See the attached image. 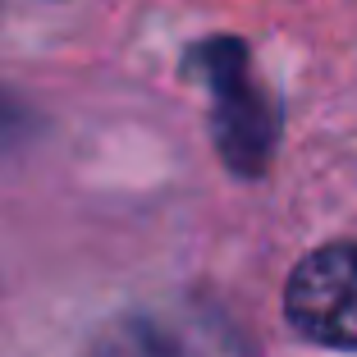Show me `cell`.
Returning <instances> with one entry per match:
<instances>
[{
    "instance_id": "cell-1",
    "label": "cell",
    "mask_w": 357,
    "mask_h": 357,
    "mask_svg": "<svg viewBox=\"0 0 357 357\" xmlns=\"http://www.w3.org/2000/svg\"><path fill=\"white\" fill-rule=\"evenodd\" d=\"M188 74H197L211 92V133L215 147L229 160L234 174L257 178L271 165L275 137H280V119H275V101L252 74L248 46L243 42H197L188 51Z\"/></svg>"
},
{
    "instance_id": "cell-2",
    "label": "cell",
    "mask_w": 357,
    "mask_h": 357,
    "mask_svg": "<svg viewBox=\"0 0 357 357\" xmlns=\"http://www.w3.org/2000/svg\"><path fill=\"white\" fill-rule=\"evenodd\" d=\"M96 357H252V348L220 307L160 303L115 321Z\"/></svg>"
},
{
    "instance_id": "cell-3",
    "label": "cell",
    "mask_w": 357,
    "mask_h": 357,
    "mask_svg": "<svg viewBox=\"0 0 357 357\" xmlns=\"http://www.w3.org/2000/svg\"><path fill=\"white\" fill-rule=\"evenodd\" d=\"M284 312L303 339L357 353V243L303 257L284 289Z\"/></svg>"
},
{
    "instance_id": "cell-4",
    "label": "cell",
    "mask_w": 357,
    "mask_h": 357,
    "mask_svg": "<svg viewBox=\"0 0 357 357\" xmlns=\"http://www.w3.org/2000/svg\"><path fill=\"white\" fill-rule=\"evenodd\" d=\"M23 133H28V110L14 105L10 96H0V147H14Z\"/></svg>"
}]
</instances>
